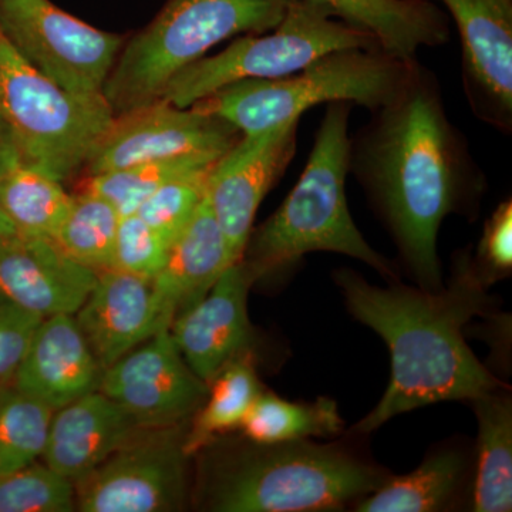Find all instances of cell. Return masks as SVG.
Instances as JSON below:
<instances>
[{"label": "cell", "instance_id": "cell-1", "mask_svg": "<svg viewBox=\"0 0 512 512\" xmlns=\"http://www.w3.org/2000/svg\"><path fill=\"white\" fill-rule=\"evenodd\" d=\"M349 173L366 191L419 288H443L441 224L448 215L474 210L485 177L448 119L429 70L414 63L402 92L350 138Z\"/></svg>", "mask_w": 512, "mask_h": 512}, {"label": "cell", "instance_id": "cell-2", "mask_svg": "<svg viewBox=\"0 0 512 512\" xmlns=\"http://www.w3.org/2000/svg\"><path fill=\"white\" fill-rule=\"evenodd\" d=\"M350 315L375 330L392 357V377L382 400L353 431L369 434L393 417L441 402H473L507 389L477 359L464 338L476 316L494 299L478 278L471 255H458L450 284L439 291L393 282L369 284L350 269L333 275Z\"/></svg>", "mask_w": 512, "mask_h": 512}, {"label": "cell", "instance_id": "cell-3", "mask_svg": "<svg viewBox=\"0 0 512 512\" xmlns=\"http://www.w3.org/2000/svg\"><path fill=\"white\" fill-rule=\"evenodd\" d=\"M305 170L288 197L252 229L242 261L256 281L298 264L311 252H335L365 262L387 281H399L396 266L370 247L356 227L346 197L349 121L353 104H326Z\"/></svg>", "mask_w": 512, "mask_h": 512}, {"label": "cell", "instance_id": "cell-4", "mask_svg": "<svg viewBox=\"0 0 512 512\" xmlns=\"http://www.w3.org/2000/svg\"><path fill=\"white\" fill-rule=\"evenodd\" d=\"M249 444L212 481L207 503L211 511L342 510L373 493L390 476L340 444Z\"/></svg>", "mask_w": 512, "mask_h": 512}, {"label": "cell", "instance_id": "cell-5", "mask_svg": "<svg viewBox=\"0 0 512 512\" xmlns=\"http://www.w3.org/2000/svg\"><path fill=\"white\" fill-rule=\"evenodd\" d=\"M291 0H168L124 43L103 87L114 114L160 99L168 83L231 37L269 32Z\"/></svg>", "mask_w": 512, "mask_h": 512}, {"label": "cell", "instance_id": "cell-6", "mask_svg": "<svg viewBox=\"0 0 512 512\" xmlns=\"http://www.w3.org/2000/svg\"><path fill=\"white\" fill-rule=\"evenodd\" d=\"M416 62L382 47L340 49L289 76L228 84L191 107L220 117L242 136L301 120L306 110L335 101L376 111L402 92Z\"/></svg>", "mask_w": 512, "mask_h": 512}, {"label": "cell", "instance_id": "cell-7", "mask_svg": "<svg viewBox=\"0 0 512 512\" xmlns=\"http://www.w3.org/2000/svg\"><path fill=\"white\" fill-rule=\"evenodd\" d=\"M114 117L103 94L64 89L0 32V130L23 160L64 184L83 173Z\"/></svg>", "mask_w": 512, "mask_h": 512}, {"label": "cell", "instance_id": "cell-8", "mask_svg": "<svg viewBox=\"0 0 512 512\" xmlns=\"http://www.w3.org/2000/svg\"><path fill=\"white\" fill-rule=\"evenodd\" d=\"M352 47L380 46L375 37L340 19L322 0H291L276 28L241 36L217 55L202 57L178 73L160 99L185 109L228 84L279 79L320 56Z\"/></svg>", "mask_w": 512, "mask_h": 512}, {"label": "cell", "instance_id": "cell-9", "mask_svg": "<svg viewBox=\"0 0 512 512\" xmlns=\"http://www.w3.org/2000/svg\"><path fill=\"white\" fill-rule=\"evenodd\" d=\"M0 32L39 72L79 94H103L126 39L74 18L52 0H0Z\"/></svg>", "mask_w": 512, "mask_h": 512}, {"label": "cell", "instance_id": "cell-10", "mask_svg": "<svg viewBox=\"0 0 512 512\" xmlns=\"http://www.w3.org/2000/svg\"><path fill=\"white\" fill-rule=\"evenodd\" d=\"M180 426L140 429L101 466L74 485L76 510L167 512L188 497L185 434Z\"/></svg>", "mask_w": 512, "mask_h": 512}, {"label": "cell", "instance_id": "cell-11", "mask_svg": "<svg viewBox=\"0 0 512 512\" xmlns=\"http://www.w3.org/2000/svg\"><path fill=\"white\" fill-rule=\"evenodd\" d=\"M241 136L237 128L220 117L158 99L114 117L84 173L92 177L144 161L188 154H224Z\"/></svg>", "mask_w": 512, "mask_h": 512}, {"label": "cell", "instance_id": "cell-12", "mask_svg": "<svg viewBox=\"0 0 512 512\" xmlns=\"http://www.w3.org/2000/svg\"><path fill=\"white\" fill-rule=\"evenodd\" d=\"M99 392L143 429L181 426L207 399L208 384L187 365L170 328L158 330L101 376Z\"/></svg>", "mask_w": 512, "mask_h": 512}, {"label": "cell", "instance_id": "cell-13", "mask_svg": "<svg viewBox=\"0 0 512 512\" xmlns=\"http://www.w3.org/2000/svg\"><path fill=\"white\" fill-rule=\"evenodd\" d=\"M299 121L244 134L212 168L205 200L224 234L232 264L244 256L259 205L295 157Z\"/></svg>", "mask_w": 512, "mask_h": 512}, {"label": "cell", "instance_id": "cell-14", "mask_svg": "<svg viewBox=\"0 0 512 512\" xmlns=\"http://www.w3.org/2000/svg\"><path fill=\"white\" fill-rule=\"evenodd\" d=\"M255 282L254 272L241 259L171 323V335L185 362L207 384L229 363L254 355L248 295Z\"/></svg>", "mask_w": 512, "mask_h": 512}, {"label": "cell", "instance_id": "cell-15", "mask_svg": "<svg viewBox=\"0 0 512 512\" xmlns=\"http://www.w3.org/2000/svg\"><path fill=\"white\" fill-rule=\"evenodd\" d=\"M456 20L463 82L478 119L512 127V0H441Z\"/></svg>", "mask_w": 512, "mask_h": 512}, {"label": "cell", "instance_id": "cell-16", "mask_svg": "<svg viewBox=\"0 0 512 512\" xmlns=\"http://www.w3.org/2000/svg\"><path fill=\"white\" fill-rule=\"evenodd\" d=\"M97 278L99 272L74 261L53 239L0 238V293L40 318L74 315Z\"/></svg>", "mask_w": 512, "mask_h": 512}, {"label": "cell", "instance_id": "cell-17", "mask_svg": "<svg viewBox=\"0 0 512 512\" xmlns=\"http://www.w3.org/2000/svg\"><path fill=\"white\" fill-rule=\"evenodd\" d=\"M74 318L103 372L158 330L168 328L151 281L117 269L99 272L96 286Z\"/></svg>", "mask_w": 512, "mask_h": 512}, {"label": "cell", "instance_id": "cell-18", "mask_svg": "<svg viewBox=\"0 0 512 512\" xmlns=\"http://www.w3.org/2000/svg\"><path fill=\"white\" fill-rule=\"evenodd\" d=\"M103 369L74 315L43 319L13 384L52 410L99 390Z\"/></svg>", "mask_w": 512, "mask_h": 512}, {"label": "cell", "instance_id": "cell-19", "mask_svg": "<svg viewBox=\"0 0 512 512\" xmlns=\"http://www.w3.org/2000/svg\"><path fill=\"white\" fill-rule=\"evenodd\" d=\"M140 429L106 394L92 392L56 410L43 461L76 483L92 473Z\"/></svg>", "mask_w": 512, "mask_h": 512}, {"label": "cell", "instance_id": "cell-20", "mask_svg": "<svg viewBox=\"0 0 512 512\" xmlns=\"http://www.w3.org/2000/svg\"><path fill=\"white\" fill-rule=\"evenodd\" d=\"M231 265L224 234L204 198L151 281L164 325L170 328L175 316L204 298Z\"/></svg>", "mask_w": 512, "mask_h": 512}, {"label": "cell", "instance_id": "cell-21", "mask_svg": "<svg viewBox=\"0 0 512 512\" xmlns=\"http://www.w3.org/2000/svg\"><path fill=\"white\" fill-rule=\"evenodd\" d=\"M340 19L372 35L384 52L416 60L421 47L443 45L446 19L434 6L414 0H322Z\"/></svg>", "mask_w": 512, "mask_h": 512}, {"label": "cell", "instance_id": "cell-22", "mask_svg": "<svg viewBox=\"0 0 512 512\" xmlns=\"http://www.w3.org/2000/svg\"><path fill=\"white\" fill-rule=\"evenodd\" d=\"M72 195L63 183L23 160L0 130V205L23 238H55Z\"/></svg>", "mask_w": 512, "mask_h": 512}, {"label": "cell", "instance_id": "cell-23", "mask_svg": "<svg viewBox=\"0 0 512 512\" xmlns=\"http://www.w3.org/2000/svg\"><path fill=\"white\" fill-rule=\"evenodd\" d=\"M470 403L478 421L473 511H511L512 400L508 387Z\"/></svg>", "mask_w": 512, "mask_h": 512}, {"label": "cell", "instance_id": "cell-24", "mask_svg": "<svg viewBox=\"0 0 512 512\" xmlns=\"http://www.w3.org/2000/svg\"><path fill=\"white\" fill-rule=\"evenodd\" d=\"M466 457L456 450L433 454L404 476H389L355 503L359 512H433L450 507L466 477Z\"/></svg>", "mask_w": 512, "mask_h": 512}, {"label": "cell", "instance_id": "cell-25", "mask_svg": "<svg viewBox=\"0 0 512 512\" xmlns=\"http://www.w3.org/2000/svg\"><path fill=\"white\" fill-rule=\"evenodd\" d=\"M239 429L245 439L258 444L332 439L345 429L338 403L328 397L296 403L274 393L262 392Z\"/></svg>", "mask_w": 512, "mask_h": 512}, {"label": "cell", "instance_id": "cell-26", "mask_svg": "<svg viewBox=\"0 0 512 512\" xmlns=\"http://www.w3.org/2000/svg\"><path fill=\"white\" fill-rule=\"evenodd\" d=\"M262 392L254 355L239 357L225 366L208 383L207 399L194 414L191 430L185 434L184 448L188 456L210 446L229 431L239 429Z\"/></svg>", "mask_w": 512, "mask_h": 512}, {"label": "cell", "instance_id": "cell-27", "mask_svg": "<svg viewBox=\"0 0 512 512\" xmlns=\"http://www.w3.org/2000/svg\"><path fill=\"white\" fill-rule=\"evenodd\" d=\"M120 214L106 198L84 190L72 195L53 241L70 258L93 271L111 268Z\"/></svg>", "mask_w": 512, "mask_h": 512}, {"label": "cell", "instance_id": "cell-28", "mask_svg": "<svg viewBox=\"0 0 512 512\" xmlns=\"http://www.w3.org/2000/svg\"><path fill=\"white\" fill-rule=\"evenodd\" d=\"M53 414L15 384L0 386V476L43 457Z\"/></svg>", "mask_w": 512, "mask_h": 512}, {"label": "cell", "instance_id": "cell-29", "mask_svg": "<svg viewBox=\"0 0 512 512\" xmlns=\"http://www.w3.org/2000/svg\"><path fill=\"white\" fill-rule=\"evenodd\" d=\"M225 154V153H224ZM222 154H188L163 160L144 161L86 177L84 190L96 192L119 211L120 217L136 214L140 205L178 175L220 160Z\"/></svg>", "mask_w": 512, "mask_h": 512}, {"label": "cell", "instance_id": "cell-30", "mask_svg": "<svg viewBox=\"0 0 512 512\" xmlns=\"http://www.w3.org/2000/svg\"><path fill=\"white\" fill-rule=\"evenodd\" d=\"M76 510L74 485L46 463L0 476V512H70Z\"/></svg>", "mask_w": 512, "mask_h": 512}, {"label": "cell", "instance_id": "cell-31", "mask_svg": "<svg viewBox=\"0 0 512 512\" xmlns=\"http://www.w3.org/2000/svg\"><path fill=\"white\" fill-rule=\"evenodd\" d=\"M215 163L194 168L168 181L140 205L136 212L138 217L156 229L171 245L204 200L208 178Z\"/></svg>", "mask_w": 512, "mask_h": 512}, {"label": "cell", "instance_id": "cell-32", "mask_svg": "<svg viewBox=\"0 0 512 512\" xmlns=\"http://www.w3.org/2000/svg\"><path fill=\"white\" fill-rule=\"evenodd\" d=\"M170 242L137 214L121 217L110 269L153 281L167 261Z\"/></svg>", "mask_w": 512, "mask_h": 512}, {"label": "cell", "instance_id": "cell-33", "mask_svg": "<svg viewBox=\"0 0 512 512\" xmlns=\"http://www.w3.org/2000/svg\"><path fill=\"white\" fill-rule=\"evenodd\" d=\"M478 278L490 288L512 272V201L505 200L485 222L476 256H471Z\"/></svg>", "mask_w": 512, "mask_h": 512}, {"label": "cell", "instance_id": "cell-34", "mask_svg": "<svg viewBox=\"0 0 512 512\" xmlns=\"http://www.w3.org/2000/svg\"><path fill=\"white\" fill-rule=\"evenodd\" d=\"M43 318L9 301L0 293V386L15 380Z\"/></svg>", "mask_w": 512, "mask_h": 512}, {"label": "cell", "instance_id": "cell-35", "mask_svg": "<svg viewBox=\"0 0 512 512\" xmlns=\"http://www.w3.org/2000/svg\"><path fill=\"white\" fill-rule=\"evenodd\" d=\"M16 235L15 228L10 224L9 218L6 217L2 205H0V238H8Z\"/></svg>", "mask_w": 512, "mask_h": 512}]
</instances>
